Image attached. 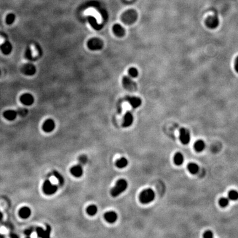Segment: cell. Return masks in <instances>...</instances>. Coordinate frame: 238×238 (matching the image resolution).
<instances>
[{"instance_id":"obj_1","label":"cell","mask_w":238,"mask_h":238,"mask_svg":"<svg viewBox=\"0 0 238 238\" xmlns=\"http://www.w3.org/2000/svg\"><path fill=\"white\" fill-rule=\"evenodd\" d=\"M127 187L128 183L126 180L124 179L118 180L114 187L111 190L110 194L114 197H116L125 191Z\"/></svg>"},{"instance_id":"obj_2","label":"cell","mask_w":238,"mask_h":238,"mask_svg":"<svg viewBox=\"0 0 238 238\" xmlns=\"http://www.w3.org/2000/svg\"><path fill=\"white\" fill-rule=\"evenodd\" d=\"M155 192L151 189H147L140 192L139 199L143 204H148L152 202L155 199Z\"/></svg>"},{"instance_id":"obj_3","label":"cell","mask_w":238,"mask_h":238,"mask_svg":"<svg viewBox=\"0 0 238 238\" xmlns=\"http://www.w3.org/2000/svg\"><path fill=\"white\" fill-rule=\"evenodd\" d=\"M137 17V13L135 10L130 9L123 13L121 20L126 24H131L136 22Z\"/></svg>"},{"instance_id":"obj_4","label":"cell","mask_w":238,"mask_h":238,"mask_svg":"<svg viewBox=\"0 0 238 238\" xmlns=\"http://www.w3.org/2000/svg\"><path fill=\"white\" fill-rule=\"evenodd\" d=\"M87 47L91 50H99L104 47V42L98 38H93L87 41Z\"/></svg>"},{"instance_id":"obj_5","label":"cell","mask_w":238,"mask_h":238,"mask_svg":"<svg viewBox=\"0 0 238 238\" xmlns=\"http://www.w3.org/2000/svg\"><path fill=\"white\" fill-rule=\"evenodd\" d=\"M58 189V187L52 183L49 180H47L43 183V191L47 195H52L56 193Z\"/></svg>"},{"instance_id":"obj_6","label":"cell","mask_w":238,"mask_h":238,"mask_svg":"<svg viewBox=\"0 0 238 238\" xmlns=\"http://www.w3.org/2000/svg\"><path fill=\"white\" fill-rule=\"evenodd\" d=\"M122 84L125 90L130 92L136 91L137 88L136 83L127 76L123 77L122 79Z\"/></svg>"},{"instance_id":"obj_7","label":"cell","mask_w":238,"mask_h":238,"mask_svg":"<svg viewBox=\"0 0 238 238\" xmlns=\"http://www.w3.org/2000/svg\"><path fill=\"white\" fill-rule=\"evenodd\" d=\"M180 140L183 145H187L190 142V133L187 129L181 128L180 130Z\"/></svg>"},{"instance_id":"obj_8","label":"cell","mask_w":238,"mask_h":238,"mask_svg":"<svg viewBox=\"0 0 238 238\" xmlns=\"http://www.w3.org/2000/svg\"><path fill=\"white\" fill-rule=\"evenodd\" d=\"M36 67L31 63H26L22 67V72L27 76H33L36 73Z\"/></svg>"},{"instance_id":"obj_9","label":"cell","mask_w":238,"mask_h":238,"mask_svg":"<svg viewBox=\"0 0 238 238\" xmlns=\"http://www.w3.org/2000/svg\"><path fill=\"white\" fill-rule=\"evenodd\" d=\"M219 20L217 17L216 16H210L207 18L205 24L207 27L210 29H215L218 26Z\"/></svg>"},{"instance_id":"obj_10","label":"cell","mask_w":238,"mask_h":238,"mask_svg":"<svg viewBox=\"0 0 238 238\" xmlns=\"http://www.w3.org/2000/svg\"><path fill=\"white\" fill-rule=\"evenodd\" d=\"M126 100L134 109L138 108L142 104L141 99L135 96H127Z\"/></svg>"},{"instance_id":"obj_11","label":"cell","mask_w":238,"mask_h":238,"mask_svg":"<svg viewBox=\"0 0 238 238\" xmlns=\"http://www.w3.org/2000/svg\"><path fill=\"white\" fill-rule=\"evenodd\" d=\"M20 100L24 105L29 106H31L34 103V98L31 94L25 93L20 96Z\"/></svg>"},{"instance_id":"obj_12","label":"cell","mask_w":238,"mask_h":238,"mask_svg":"<svg viewBox=\"0 0 238 238\" xmlns=\"http://www.w3.org/2000/svg\"><path fill=\"white\" fill-rule=\"evenodd\" d=\"M51 231V226L49 225H47V230H44L42 228H40V227L36 228V231L38 235V237H41V238H49Z\"/></svg>"},{"instance_id":"obj_13","label":"cell","mask_w":238,"mask_h":238,"mask_svg":"<svg viewBox=\"0 0 238 238\" xmlns=\"http://www.w3.org/2000/svg\"><path fill=\"white\" fill-rule=\"evenodd\" d=\"M55 121L50 119L47 120L43 124V131L45 132H51L55 129Z\"/></svg>"},{"instance_id":"obj_14","label":"cell","mask_w":238,"mask_h":238,"mask_svg":"<svg viewBox=\"0 0 238 238\" xmlns=\"http://www.w3.org/2000/svg\"><path fill=\"white\" fill-rule=\"evenodd\" d=\"M114 34L117 37H122L125 34V29L119 24H115L113 27Z\"/></svg>"},{"instance_id":"obj_15","label":"cell","mask_w":238,"mask_h":238,"mask_svg":"<svg viewBox=\"0 0 238 238\" xmlns=\"http://www.w3.org/2000/svg\"><path fill=\"white\" fill-rule=\"evenodd\" d=\"M133 122V116L130 111L126 112L124 117V122L122 126L124 127H128L131 126Z\"/></svg>"},{"instance_id":"obj_16","label":"cell","mask_w":238,"mask_h":238,"mask_svg":"<svg viewBox=\"0 0 238 238\" xmlns=\"http://www.w3.org/2000/svg\"><path fill=\"white\" fill-rule=\"evenodd\" d=\"M70 172L71 174L73 176H74L76 178H80L83 175V170L82 166L79 164V165H76L74 166H73L72 168H71Z\"/></svg>"},{"instance_id":"obj_17","label":"cell","mask_w":238,"mask_h":238,"mask_svg":"<svg viewBox=\"0 0 238 238\" xmlns=\"http://www.w3.org/2000/svg\"><path fill=\"white\" fill-rule=\"evenodd\" d=\"M104 217L107 222L114 223L117 220V215L115 212L109 211L104 214Z\"/></svg>"},{"instance_id":"obj_18","label":"cell","mask_w":238,"mask_h":238,"mask_svg":"<svg viewBox=\"0 0 238 238\" xmlns=\"http://www.w3.org/2000/svg\"><path fill=\"white\" fill-rule=\"evenodd\" d=\"M1 51L4 55H9L12 51V45L10 42L6 41L0 47Z\"/></svg>"},{"instance_id":"obj_19","label":"cell","mask_w":238,"mask_h":238,"mask_svg":"<svg viewBox=\"0 0 238 238\" xmlns=\"http://www.w3.org/2000/svg\"><path fill=\"white\" fill-rule=\"evenodd\" d=\"M18 114L17 112L13 110H8L4 113V118L9 121L14 120L16 119Z\"/></svg>"},{"instance_id":"obj_20","label":"cell","mask_w":238,"mask_h":238,"mask_svg":"<svg viewBox=\"0 0 238 238\" xmlns=\"http://www.w3.org/2000/svg\"><path fill=\"white\" fill-rule=\"evenodd\" d=\"M31 210L29 207H23L20 211V215L22 218H28L31 216Z\"/></svg>"},{"instance_id":"obj_21","label":"cell","mask_w":238,"mask_h":238,"mask_svg":"<svg viewBox=\"0 0 238 238\" xmlns=\"http://www.w3.org/2000/svg\"><path fill=\"white\" fill-rule=\"evenodd\" d=\"M206 147V144L205 142L203 140H197L194 145V148L196 150V151L198 152H202Z\"/></svg>"},{"instance_id":"obj_22","label":"cell","mask_w":238,"mask_h":238,"mask_svg":"<svg viewBox=\"0 0 238 238\" xmlns=\"http://www.w3.org/2000/svg\"><path fill=\"white\" fill-rule=\"evenodd\" d=\"M187 169L192 174H196L199 170V167L195 163H190L187 165Z\"/></svg>"},{"instance_id":"obj_23","label":"cell","mask_w":238,"mask_h":238,"mask_svg":"<svg viewBox=\"0 0 238 238\" xmlns=\"http://www.w3.org/2000/svg\"><path fill=\"white\" fill-rule=\"evenodd\" d=\"M129 162L125 157H122L116 162V166L120 169L124 168L128 165Z\"/></svg>"},{"instance_id":"obj_24","label":"cell","mask_w":238,"mask_h":238,"mask_svg":"<svg viewBox=\"0 0 238 238\" xmlns=\"http://www.w3.org/2000/svg\"><path fill=\"white\" fill-rule=\"evenodd\" d=\"M183 160H184V158H183V155L182 153L180 152L176 153L174 156V161L176 165H181V164H183Z\"/></svg>"},{"instance_id":"obj_25","label":"cell","mask_w":238,"mask_h":238,"mask_svg":"<svg viewBox=\"0 0 238 238\" xmlns=\"http://www.w3.org/2000/svg\"><path fill=\"white\" fill-rule=\"evenodd\" d=\"M86 211H87V213L88 215H91V216H93V215H96V213H97L98 208L95 205H90L88 207H87Z\"/></svg>"},{"instance_id":"obj_26","label":"cell","mask_w":238,"mask_h":238,"mask_svg":"<svg viewBox=\"0 0 238 238\" xmlns=\"http://www.w3.org/2000/svg\"><path fill=\"white\" fill-rule=\"evenodd\" d=\"M228 198L229 200L237 201L238 199V192L236 190H231L229 192Z\"/></svg>"},{"instance_id":"obj_27","label":"cell","mask_w":238,"mask_h":238,"mask_svg":"<svg viewBox=\"0 0 238 238\" xmlns=\"http://www.w3.org/2000/svg\"><path fill=\"white\" fill-rule=\"evenodd\" d=\"M53 174H54V175L55 176V178L59 181V184L61 186H63L65 183V179L63 175L60 173H59L57 171H56V170L54 171Z\"/></svg>"},{"instance_id":"obj_28","label":"cell","mask_w":238,"mask_h":238,"mask_svg":"<svg viewBox=\"0 0 238 238\" xmlns=\"http://www.w3.org/2000/svg\"><path fill=\"white\" fill-rule=\"evenodd\" d=\"M229 203V199L227 197H222L219 200V205L221 207L224 208L228 206Z\"/></svg>"},{"instance_id":"obj_29","label":"cell","mask_w":238,"mask_h":238,"mask_svg":"<svg viewBox=\"0 0 238 238\" xmlns=\"http://www.w3.org/2000/svg\"><path fill=\"white\" fill-rule=\"evenodd\" d=\"M15 20H16V16H15V15L14 14H13V13H10L6 17V23L7 24L10 25V24H12L14 23Z\"/></svg>"},{"instance_id":"obj_30","label":"cell","mask_w":238,"mask_h":238,"mask_svg":"<svg viewBox=\"0 0 238 238\" xmlns=\"http://www.w3.org/2000/svg\"><path fill=\"white\" fill-rule=\"evenodd\" d=\"M128 72L129 76L132 78H136L137 77H138V71L137 70V69L135 67H131L129 68Z\"/></svg>"},{"instance_id":"obj_31","label":"cell","mask_w":238,"mask_h":238,"mask_svg":"<svg viewBox=\"0 0 238 238\" xmlns=\"http://www.w3.org/2000/svg\"><path fill=\"white\" fill-rule=\"evenodd\" d=\"M88 162V158L85 155H82L78 157V162L81 165H86Z\"/></svg>"},{"instance_id":"obj_32","label":"cell","mask_w":238,"mask_h":238,"mask_svg":"<svg viewBox=\"0 0 238 238\" xmlns=\"http://www.w3.org/2000/svg\"><path fill=\"white\" fill-rule=\"evenodd\" d=\"M28 113V110L25 108H20L17 111L18 115H19L20 116H23V117L26 116L27 115Z\"/></svg>"},{"instance_id":"obj_33","label":"cell","mask_w":238,"mask_h":238,"mask_svg":"<svg viewBox=\"0 0 238 238\" xmlns=\"http://www.w3.org/2000/svg\"><path fill=\"white\" fill-rule=\"evenodd\" d=\"M203 237L205 238H212L213 237V233L210 230H208L205 232V233L203 234Z\"/></svg>"},{"instance_id":"obj_34","label":"cell","mask_w":238,"mask_h":238,"mask_svg":"<svg viewBox=\"0 0 238 238\" xmlns=\"http://www.w3.org/2000/svg\"><path fill=\"white\" fill-rule=\"evenodd\" d=\"M234 68H235V70L236 71V72H237V73H238V56L237 57L236 60H235Z\"/></svg>"},{"instance_id":"obj_35","label":"cell","mask_w":238,"mask_h":238,"mask_svg":"<svg viewBox=\"0 0 238 238\" xmlns=\"http://www.w3.org/2000/svg\"><path fill=\"white\" fill-rule=\"evenodd\" d=\"M33 229L32 228H31V229H28V230H27V231H25V235H31L33 233Z\"/></svg>"},{"instance_id":"obj_36","label":"cell","mask_w":238,"mask_h":238,"mask_svg":"<svg viewBox=\"0 0 238 238\" xmlns=\"http://www.w3.org/2000/svg\"><path fill=\"white\" fill-rule=\"evenodd\" d=\"M5 231H6V229L5 228H2L1 229V233H4Z\"/></svg>"},{"instance_id":"obj_37","label":"cell","mask_w":238,"mask_h":238,"mask_svg":"<svg viewBox=\"0 0 238 238\" xmlns=\"http://www.w3.org/2000/svg\"><path fill=\"white\" fill-rule=\"evenodd\" d=\"M3 218V214L0 212V221Z\"/></svg>"},{"instance_id":"obj_38","label":"cell","mask_w":238,"mask_h":238,"mask_svg":"<svg viewBox=\"0 0 238 238\" xmlns=\"http://www.w3.org/2000/svg\"><path fill=\"white\" fill-rule=\"evenodd\" d=\"M0 75H1V71H0Z\"/></svg>"}]
</instances>
